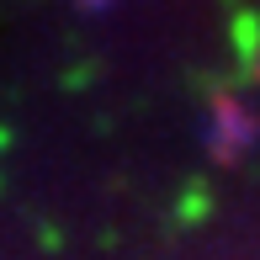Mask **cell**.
<instances>
[{
	"mask_svg": "<svg viewBox=\"0 0 260 260\" xmlns=\"http://www.w3.org/2000/svg\"><path fill=\"white\" fill-rule=\"evenodd\" d=\"M75 6H80V11H90V16H101V11H112L117 0H75Z\"/></svg>",
	"mask_w": 260,
	"mask_h": 260,
	"instance_id": "2",
	"label": "cell"
},
{
	"mask_svg": "<svg viewBox=\"0 0 260 260\" xmlns=\"http://www.w3.org/2000/svg\"><path fill=\"white\" fill-rule=\"evenodd\" d=\"M202 144H207V154L218 159V165H234V159H244V154L260 144V117H255L239 96H212Z\"/></svg>",
	"mask_w": 260,
	"mask_h": 260,
	"instance_id": "1",
	"label": "cell"
}]
</instances>
